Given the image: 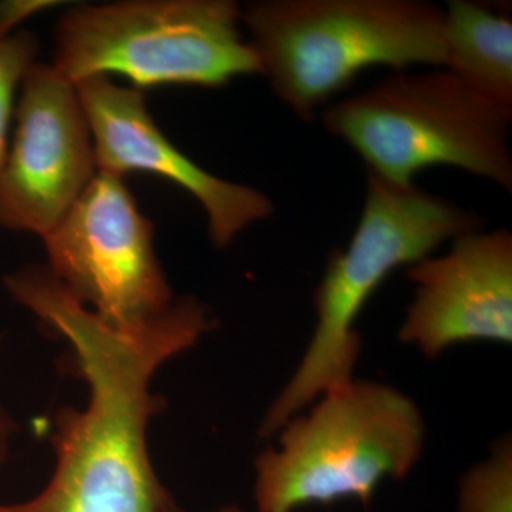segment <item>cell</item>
<instances>
[{
    "instance_id": "13",
    "label": "cell",
    "mask_w": 512,
    "mask_h": 512,
    "mask_svg": "<svg viewBox=\"0 0 512 512\" xmlns=\"http://www.w3.org/2000/svg\"><path fill=\"white\" fill-rule=\"evenodd\" d=\"M39 39L19 30L0 39V170L9 150L10 121L15 117L16 92L23 77L39 55Z\"/></svg>"
},
{
    "instance_id": "16",
    "label": "cell",
    "mask_w": 512,
    "mask_h": 512,
    "mask_svg": "<svg viewBox=\"0 0 512 512\" xmlns=\"http://www.w3.org/2000/svg\"><path fill=\"white\" fill-rule=\"evenodd\" d=\"M220 512H244L241 508L237 507V505H227V507L222 508Z\"/></svg>"
},
{
    "instance_id": "9",
    "label": "cell",
    "mask_w": 512,
    "mask_h": 512,
    "mask_svg": "<svg viewBox=\"0 0 512 512\" xmlns=\"http://www.w3.org/2000/svg\"><path fill=\"white\" fill-rule=\"evenodd\" d=\"M76 84L90 128L99 173L124 178L141 171L190 192L207 215L212 244L225 248L245 229L274 214V204L256 188L208 173L164 136L148 113L143 92L96 76Z\"/></svg>"
},
{
    "instance_id": "5",
    "label": "cell",
    "mask_w": 512,
    "mask_h": 512,
    "mask_svg": "<svg viewBox=\"0 0 512 512\" xmlns=\"http://www.w3.org/2000/svg\"><path fill=\"white\" fill-rule=\"evenodd\" d=\"M322 120L386 183L412 185L420 171L446 165L512 190V110L443 67L394 72L330 104Z\"/></svg>"
},
{
    "instance_id": "11",
    "label": "cell",
    "mask_w": 512,
    "mask_h": 512,
    "mask_svg": "<svg viewBox=\"0 0 512 512\" xmlns=\"http://www.w3.org/2000/svg\"><path fill=\"white\" fill-rule=\"evenodd\" d=\"M441 67L474 92L512 110V22L487 6L451 0L444 9Z\"/></svg>"
},
{
    "instance_id": "2",
    "label": "cell",
    "mask_w": 512,
    "mask_h": 512,
    "mask_svg": "<svg viewBox=\"0 0 512 512\" xmlns=\"http://www.w3.org/2000/svg\"><path fill=\"white\" fill-rule=\"evenodd\" d=\"M483 228V218L439 195L367 174L365 205L348 248L330 258L316 289V326L291 380L269 407L261 436L278 433L322 394L348 386L359 359L355 328L367 302L396 269Z\"/></svg>"
},
{
    "instance_id": "6",
    "label": "cell",
    "mask_w": 512,
    "mask_h": 512,
    "mask_svg": "<svg viewBox=\"0 0 512 512\" xmlns=\"http://www.w3.org/2000/svg\"><path fill=\"white\" fill-rule=\"evenodd\" d=\"M232 0H126L74 5L55 29L56 69L72 80L117 74L134 89L222 87L261 74Z\"/></svg>"
},
{
    "instance_id": "4",
    "label": "cell",
    "mask_w": 512,
    "mask_h": 512,
    "mask_svg": "<svg viewBox=\"0 0 512 512\" xmlns=\"http://www.w3.org/2000/svg\"><path fill=\"white\" fill-rule=\"evenodd\" d=\"M292 417L255 463L258 512L311 504L372 501L387 478L400 480L423 453L426 424L417 404L389 384L357 382L322 394Z\"/></svg>"
},
{
    "instance_id": "8",
    "label": "cell",
    "mask_w": 512,
    "mask_h": 512,
    "mask_svg": "<svg viewBox=\"0 0 512 512\" xmlns=\"http://www.w3.org/2000/svg\"><path fill=\"white\" fill-rule=\"evenodd\" d=\"M15 120L0 170V227L43 239L99 173L92 128L76 84L37 60L20 83Z\"/></svg>"
},
{
    "instance_id": "1",
    "label": "cell",
    "mask_w": 512,
    "mask_h": 512,
    "mask_svg": "<svg viewBox=\"0 0 512 512\" xmlns=\"http://www.w3.org/2000/svg\"><path fill=\"white\" fill-rule=\"evenodd\" d=\"M5 286L69 343L89 403L57 414L56 466L46 487L23 503L0 504V512H183L148 450V426L164 407L151 382L210 332L208 309L185 296L160 319L124 329L103 322L43 266L13 272Z\"/></svg>"
},
{
    "instance_id": "14",
    "label": "cell",
    "mask_w": 512,
    "mask_h": 512,
    "mask_svg": "<svg viewBox=\"0 0 512 512\" xmlns=\"http://www.w3.org/2000/svg\"><path fill=\"white\" fill-rule=\"evenodd\" d=\"M69 5L62 0H6L0 2V39L12 35V30L18 28L20 23L46 12V10Z\"/></svg>"
},
{
    "instance_id": "3",
    "label": "cell",
    "mask_w": 512,
    "mask_h": 512,
    "mask_svg": "<svg viewBox=\"0 0 512 512\" xmlns=\"http://www.w3.org/2000/svg\"><path fill=\"white\" fill-rule=\"evenodd\" d=\"M272 92L299 119L370 67H441L444 9L414 0H264L241 12Z\"/></svg>"
},
{
    "instance_id": "7",
    "label": "cell",
    "mask_w": 512,
    "mask_h": 512,
    "mask_svg": "<svg viewBox=\"0 0 512 512\" xmlns=\"http://www.w3.org/2000/svg\"><path fill=\"white\" fill-rule=\"evenodd\" d=\"M43 242L47 271L111 326L147 325L174 306L154 249L153 222L124 178L97 173Z\"/></svg>"
},
{
    "instance_id": "10",
    "label": "cell",
    "mask_w": 512,
    "mask_h": 512,
    "mask_svg": "<svg viewBox=\"0 0 512 512\" xmlns=\"http://www.w3.org/2000/svg\"><path fill=\"white\" fill-rule=\"evenodd\" d=\"M407 266L414 298L399 339L429 359L467 342H512V234L466 232Z\"/></svg>"
},
{
    "instance_id": "12",
    "label": "cell",
    "mask_w": 512,
    "mask_h": 512,
    "mask_svg": "<svg viewBox=\"0 0 512 512\" xmlns=\"http://www.w3.org/2000/svg\"><path fill=\"white\" fill-rule=\"evenodd\" d=\"M458 512H512L510 437L498 441L491 457L463 477Z\"/></svg>"
},
{
    "instance_id": "15",
    "label": "cell",
    "mask_w": 512,
    "mask_h": 512,
    "mask_svg": "<svg viewBox=\"0 0 512 512\" xmlns=\"http://www.w3.org/2000/svg\"><path fill=\"white\" fill-rule=\"evenodd\" d=\"M15 433V423L8 412L0 406V467L8 457L10 440Z\"/></svg>"
}]
</instances>
